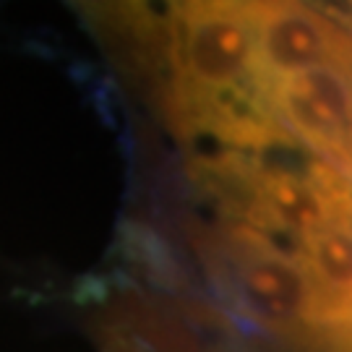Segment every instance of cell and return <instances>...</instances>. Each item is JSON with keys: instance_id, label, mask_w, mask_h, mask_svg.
<instances>
[{"instance_id": "1", "label": "cell", "mask_w": 352, "mask_h": 352, "mask_svg": "<svg viewBox=\"0 0 352 352\" xmlns=\"http://www.w3.org/2000/svg\"><path fill=\"white\" fill-rule=\"evenodd\" d=\"M222 251L225 258L217 264L238 308L269 331L314 350V285L305 266L243 222L227 230Z\"/></svg>"}, {"instance_id": "2", "label": "cell", "mask_w": 352, "mask_h": 352, "mask_svg": "<svg viewBox=\"0 0 352 352\" xmlns=\"http://www.w3.org/2000/svg\"><path fill=\"white\" fill-rule=\"evenodd\" d=\"M261 100L282 128L340 170H350V76L344 65H311L264 87Z\"/></svg>"}, {"instance_id": "3", "label": "cell", "mask_w": 352, "mask_h": 352, "mask_svg": "<svg viewBox=\"0 0 352 352\" xmlns=\"http://www.w3.org/2000/svg\"><path fill=\"white\" fill-rule=\"evenodd\" d=\"M186 84L177 100H214L253 76L256 37L245 0H186Z\"/></svg>"}, {"instance_id": "4", "label": "cell", "mask_w": 352, "mask_h": 352, "mask_svg": "<svg viewBox=\"0 0 352 352\" xmlns=\"http://www.w3.org/2000/svg\"><path fill=\"white\" fill-rule=\"evenodd\" d=\"M256 37V87L311 65H350L340 26L300 0H245Z\"/></svg>"}, {"instance_id": "5", "label": "cell", "mask_w": 352, "mask_h": 352, "mask_svg": "<svg viewBox=\"0 0 352 352\" xmlns=\"http://www.w3.org/2000/svg\"><path fill=\"white\" fill-rule=\"evenodd\" d=\"M89 13H120L133 6V0H74Z\"/></svg>"}]
</instances>
